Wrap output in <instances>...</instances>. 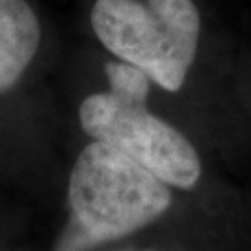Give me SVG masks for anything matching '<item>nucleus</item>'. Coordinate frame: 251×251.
<instances>
[{
	"instance_id": "2",
	"label": "nucleus",
	"mask_w": 251,
	"mask_h": 251,
	"mask_svg": "<svg viewBox=\"0 0 251 251\" xmlns=\"http://www.w3.org/2000/svg\"><path fill=\"white\" fill-rule=\"evenodd\" d=\"M71 50L97 82L86 86L76 121L88 140L125 152L171 188L194 190L203 179V158L180 126L154 108L156 88L142 71L84 41Z\"/></svg>"
},
{
	"instance_id": "1",
	"label": "nucleus",
	"mask_w": 251,
	"mask_h": 251,
	"mask_svg": "<svg viewBox=\"0 0 251 251\" xmlns=\"http://www.w3.org/2000/svg\"><path fill=\"white\" fill-rule=\"evenodd\" d=\"M80 32L144 73L164 97L236 78L242 41L208 0H80Z\"/></svg>"
},
{
	"instance_id": "3",
	"label": "nucleus",
	"mask_w": 251,
	"mask_h": 251,
	"mask_svg": "<svg viewBox=\"0 0 251 251\" xmlns=\"http://www.w3.org/2000/svg\"><path fill=\"white\" fill-rule=\"evenodd\" d=\"M71 222L56 251H88L158 220L171 205V186L125 152L88 140L69 173Z\"/></svg>"
},
{
	"instance_id": "4",
	"label": "nucleus",
	"mask_w": 251,
	"mask_h": 251,
	"mask_svg": "<svg viewBox=\"0 0 251 251\" xmlns=\"http://www.w3.org/2000/svg\"><path fill=\"white\" fill-rule=\"evenodd\" d=\"M63 49L41 0H0V100L17 95Z\"/></svg>"
}]
</instances>
